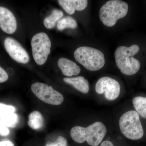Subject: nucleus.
<instances>
[{
    "label": "nucleus",
    "mask_w": 146,
    "mask_h": 146,
    "mask_svg": "<svg viewBox=\"0 0 146 146\" xmlns=\"http://www.w3.org/2000/svg\"><path fill=\"white\" fill-rule=\"evenodd\" d=\"M17 22L13 13L7 8L0 7V28L9 34H13L17 29Z\"/></svg>",
    "instance_id": "9d476101"
},
{
    "label": "nucleus",
    "mask_w": 146,
    "mask_h": 146,
    "mask_svg": "<svg viewBox=\"0 0 146 146\" xmlns=\"http://www.w3.org/2000/svg\"><path fill=\"white\" fill-rule=\"evenodd\" d=\"M16 111L15 107L11 105L0 103V117L7 114L14 113Z\"/></svg>",
    "instance_id": "6ab92c4d"
},
{
    "label": "nucleus",
    "mask_w": 146,
    "mask_h": 146,
    "mask_svg": "<svg viewBox=\"0 0 146 146\" xmlns=\"http://www.w3.org/2000/svg\"><path fill=\"white\" fill-rule=\"evenodd\" d=\"M58 65L63 74L67 76L78 75L81 72V69L78 65L65 58H60L58 59Z\"/></svg>",
    "instance_id": "9b49d317"
},
{
    "label": "nucleus",
    "mask_w": 146,
    "mask_h": 146,
    "mask_svg": "<svg viewBox=\"0 0 146 146\" xmlns=\"http://www.w3.org/2000/svg\"><path fill=\"white\" fill-rule=\"evenodd\" d=\"M132 103L138 115L146 119V97H135L132 100Z\"/></svg>",
    "instance_id": "dca6fc26"
},
{
    "label": "nucleus",
    "mask_w": 146,
    "mask_h": 146,
    "mask_svg": "<svg viewBox=\"0 0 146 146\" xmlns=\"http://www.w3.org/2000/svg\"><path fill=\"white\" fill-rule=\"evenodd\" d=\"M107 132L106 126L101 122H96L86 127L77 126L71 129V137L75 142L82 143L86 141L89 145L98 146Z\"/></svg>",
    "instance_id": "f03ea898"
},
{
    "label": "nucleus",
    "mask_w": 146,
    "mask_h": 146,
    "mask_svg": "<svg viewBox=\"0 0 146 146\" xmlns=\"http://www.w3.org/2000/svg\"><path fill=\"white\" fill-rule=\"evenodd\" d=\"M8 78L7 73L0 66V83H3L7 81Z\"/></svg>",
    "instance_id": "4be33fe9"
},
{
    "label": "nucleus",
    "mask_w": 146,
    "mask_h": 146,
    "mask_svg": "<svg viewBox=\"0 0 146 146\" xmlns=\"http://www.w3.org/2000/svg\"><path fill=\"white\" fill-rule=\"evenodd\" d=\"M44 117L39 111H33L29 115L28 124L33 129L35 130L40 129L44 126Z\"/></svg>",
    "instance_id": "4468645a"
},
{
    "label": "nucleus",
    "mask_w": 146,
    "mask_h": 146,
    "mask_svg": "<svg viewBox=\"0 0 146 146\" xmlns=\"http://www.w3.org/2000/svg\"><path fill=\"white\" fill-rule=\"evenodd\" d=\"M77 26L76 21L70 16H65L61 18L58 21L57 25L58 29L60 31L67 28L75 29Z\"/></svg>",
    "instance_id": "f3484780"
},
{
    "label": "nucleus",
    "mask_w": 146,
    "mask_h": 146,
    "mask_svg": "<svg viewBox=\"0 0 146 146\" xmlns=\"http://www.w3.org/2000/svg\"><path fill=\"white\" fill-rule=\"evenodd\" d=\"M74 56L76 60L90 71H97L104 66V55L100 50L92 47H79L75 51Z\"/></svg>",
    "instance_id": "7ed1b4c3"
},
{
    "label": "nucleus",
    "mask_w": 146,
    "mask_h": 146,
    "mask_svg": "<svg viewBox=\"0 0 146 146\" xmlns=\"http://www.w3.org/2000/svg\"><path fill=\"white\" fill-rule=\"evenodd\" d=\"M128 11V5L125 2L111 0L102 7L100 10V18L105 25L114 26L117 21L125 17Z\"/></svg>",
    "instance_id": "20e7f679"
},
{
    "label": "nucleus",
    "mask_w": 146,
    "mask_h": 146,
    "mask_svg": "<svg viewBox=\"0 0 146 146\" xmlns=\"http://www.w3.org/2000/svg\"><path fill=\"white\" fill-rule=\"evenodd\" d=\"M58 3L64 10L70 15L74 14L75 11L84 10L88 5L86 0H59Z\"/></svg>",
    "instance_id": "f8f14e48"
},
{
    "label": "nucleus",
    "mask_w": 146,
    "mask_h": 146,
    "mask_svg": "<svg viewBox=\"0 0 146 146\" xmlns=\"http://www.w3.org/2000/svg\"><path fill=\"white\" fill-rule=\"evenodd\" d=\"M67 145L68 141L66 138L63 136H59L54 143L47 144L46 146H67Z\"/></svg>",
    "instance_id": "aec40b11"
},
{
    "label": "nucleus",
    "mask_w": 146,
    "mask_h": 146,
    "mask_svg": "<svg viewBox=\"0 0 146 146\" xmlns=\"http://www.w3.org/2000/svg\"><path fill=\"white\" fill-rule=\"evenodd\" d=\"M0 120L6 126L14 127L18 123L19 119L17 114L12 113L1 117Z\"/></svg>",
    "instance_id": "a211bd4d"
},
{
    "label": "nucleus",
    "mask_w": 146,
    "mask_h": 146,
    "mask_svg": "<svg viewBox=\"0 0 146 146\" xmlns=\"http://www.w3.org/2000/svg\"><path fill=\"white\" fill-rule=\"evenodd\" d=\"M140 50V47L137 44L129 47L121 46L117 48L115 52V62L122 73L132 76L140 70L141 62L134 57Z\"/></svg>",
    "instance_id": "f257e3e1"
},
{
    "label": "nucleus",
    "mask_w": 146,
    "mask_h": 146,
    "mask_svg": "<svg viewBox=\"0 0 146 146\" xmlns=\"http://www.w3.org/2000/svg\"><path fill=\"white\" fill-rule=\"evenodd\" d=\"M4 46L10 57L16 62L26 64L29 61V56L19 42L11 37L5 38Z\"/></svg>",
    "instance_id": "1a4fd4ad"
},
{
    "label": "nucleus",
    "mask_w": 146,
    "mask_h": 146,
    "mask_svg": "<svg viewBox=\"0 0 146 146\" xmlns=\"http://www.w3.org/2000/svg\"><path fill=\"white\" fill-rule=\"evenodd\" d=\"M121 87L117 80L108 77H103L97 82L96 91L99 94H104L106 98L109 101L115 100L119 95Z\"/></svg>",
    "instance_id": "6e6552de"
},
{
    "label": "nucleus",
    "mask_w": 146,
    "mask_h": 146,
    "mask_svg": "<svg viewBox=\"0 0 146 146\" xmlns=\"http://www.w3.org/2000/svg\"><path fill=\"white\" fill-rule=\"evenodd\" d=\"M63 13L61 11L57 9L52 10L51 14L45 18L44 24L45 27L48 29H51L54 28L56 23L58 21L62 18Z\"/></svg>",
    "instance_id": "2eb2a0df"
},
{
    "label": "nucleus",
    "mask_w": 146,
    "mask_h": 146,
    "mask_svg": "<svg viewBox=\"0 0 146 146\" xmlns=\"http://www.w3.org/2000/svg\"><path fill=\"white\" fill-rule=\"evenodd\" d=\"M63 81L66 83L70 84L78 91L83 94H86L89 92V82L83 76L76 77L65 78Z\"/></svg>",
    "instance_id": "ddd939ff"
},
{
    "label": "nucleus",
    "mask_w": 146,
    "mask_h": 146,
    "mask_svg": "<svg viewBox=\"0 0 146 146\" xmlns=\"http://www.w3.org/2000/svg\"><path fill=\"white\" fill-rule=\"evenodd\" d=\"M100 146H114L112 142L108 141H105L101 144Z\"/></svg>",
    "instance_id": "b1692460"
},
{
    "label": "nucleus",
    "mask_w": 146,
    "mask_h": 146,
    "mask_svg": "<svg viewBox=\"0 0 146 146\" xmlns=\"http://www.w3.org/2000/svg\"><path fill=\"white\" fill-rule=\"evenodd\" d=\"M9 133V130L8 128L0 120V135L3 136H7Z\"/></svg>",
    "instance_id": "412c9836"
},
{
    "label": "nucleus",
    "mask_w": 146,
    "mask_h": 146,
    "mask_svg": "<svg viewBox=\"0 0 146 146\" xmlns=\"http://www.w3.org/2000/svg\"><path fill=\"white\" fill-rule=\"evenodd\" d=\"M31 89L39 99L48 104L59 105L64 101L62 94L45 84L39 82L33 84Z\"/></svg>",
    "instance_id": "0eeeda50"
},
{
    "label": "nucleus",
    "mask_w": 146,
    "mask_h": 146,
    "mask_svg": "<svg viewBox=\"0 0 146 146\" xmlns=\"http://www.w3.org/2000/svg\"><path fill=\"white\" fill-rule=\"evenodd\" d=\"M0 146H15V145L11 141H3L0 142Z\"/></svg>",
    "instance_id": "5701e85b"
},
{
    "label": "nucleus",
    "mask_w": 146,
    "mask_h": 146,
    "mask_svg": "<svg viewBox=\"0 0 146 146\" xmlns=\"http://www.w3.org/2000/svg\"><path fill=\"white\" fill-rule=\"evenodd\" d=\"M119 127L122 133L128 139L138 140L143 136V128L140 116L135 110L128 111L121 117Z\"/></svg>",
    "instance_id": "39448f33"
},
{
    "label": "nucleus",
    "mask_w": 146,
    "mask_h": 146,
    "mask_svg": "<svg viewBox=\"0 0 146 146\" xmlns=\"http://www.w3.org/2000/svg\"><path fill=\"white\" fill-rule=\"evenodd\" d=\"M33 56L35 62L39 65L46 63L51 51V42L44 33L35 35L31 39Z\"/></svg>",
    "instance_id": "423d86ee"
}]
</instances>
